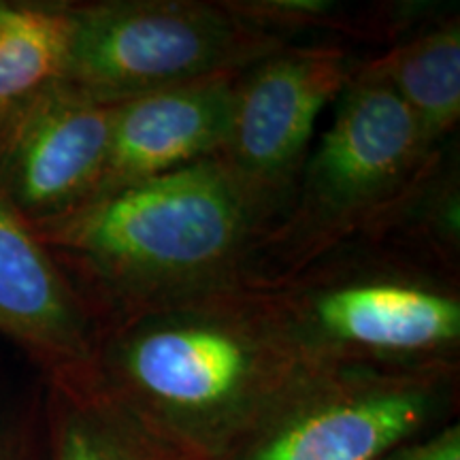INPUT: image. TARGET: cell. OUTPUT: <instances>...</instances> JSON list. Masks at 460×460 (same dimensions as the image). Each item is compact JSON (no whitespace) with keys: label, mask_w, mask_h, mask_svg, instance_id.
Here are the masks:
<instances>
[{"label":"cell","mask_w":460,"mask_h":460,"mask_svg":"<svg viewBox=\"0 0 460 460\" xmlns=\"http://www.w3.org/2000/svg\"><path fill=\"white\" fill-rule=\"evenodd\" d=\"M113 107L58 82L0 119V186L32 226L94 197L111 143Z\"/></svg>","instance_id":"cell-8"},{"label":"cell","mask_w":460,"mask_h":460,"mask_svg":"<svg viewBox=\"0 0 460 460\" xmlns=\"http://www.w3.org/2000/svg\"><path fill=\"white\" fill-rule=\"evenodd\" d=\"M0 335L51 377L85 371L99 320L0 186Z\"/></svg>","instance_id":"cell-9"},{"label":"cell","mask_w":460,"mask_h":460,"mask_svg":"<svg viewBox=\"0 0 460 460\" xmlns=\"http://www.w3.org/2000/svg\"><path fill=\"white\" fill-rule=\"evenodd\" d=\"M360 73L386 84L433 147L456 135L460 119V20L447 11L388 45Z\"/></svg>","instance_id":"cell-12"},{"label":"cell","mask_w":460,"mask_h":460,"mask_svg":"<svg viewBox=\"0 0 460 460\" xmlns=\"http://www.w3.org/2000/svg\"><path fill=\"white\" fill-rule=\"evenodd\" d=\"M51 460H171L85 371L51 377Z\"/></svg>","instance_id":"cell-14"},{"label":"cell","mask_w":460,"mask_h":460,"mask_svg":"<svg viewBox=\"0 0 460 460\" xmlns=\"http://www.w3.org/2000/svg\"><path fill=\"white\" fill-rule=\"evenodd\" d=\"M458 365H309L224 460H382L452 422Z\"/></svg>","instance_id":"cell-6"},{"label":"cell","mask_w":460,"mask_h":460,"mask_svg":"<svg viewBox=\"0 0 460 460\" xmlns=\"http://www.w3.org/2000/svg\"><path fill=\"white\" fill-rule=\"evenodd\" d=\"M307 367L237 288L101 322L85 376L171 460H224Z\"/></svg>","instance_id":"cell-1"},{"label":"cell","mask_w":460,"mask_h":460,"mask_svg":"<svg viewBox=\"0 0 460 460\" xmlns=\"http://www.w3.org/2000/svg\"><path fill=\"white\" fill-rule=\"evenodd\" d=\"M435 149L386 84L356 71L305 160L290 207L262 241L250 288L290 278L358 239Z\"/></svg>","instance_id":"cell-4"},{"label":"cell","mask_w":460,"mask_h":460,"mask_svg":"<svg viewBox=\"0 0 460 460\" xmlns=\"http://www.w3.org/2000/svg\"><path fill=\"white\" fill-rule=\"evenodd\" d=\"M237 75H214L115 105L105 172L92 199L217 156Z\"/></svg>","instance_id":"cell-10"},{"label":"cell","mask_w":460,"mask_h":460,"mask_svg":"<svg viewBox=\"0 0 460 460\" xmlns=\"http://www.w3.org/2000/svg\"><path fill=\"white\" fill-rule=\"evenodd\" d=\"M460 278L352 241L261 286L307 365H458Z\"/></svg>","instance_id":"cell-3"},{"label":"cell","mask_w":460,"mask_h":460,"mask_svg":"<svg viewBox=\"0 0 460 460\" xmlns=\"http://www.w3.org/2000/svg\"><path fill=\"white\" fill-rule=\"evenodd\" d=\"M71 3H0V119L65 75Z\"/></svg>","instance_id":"cell-13"},{"label":"cell","mask_w":460,"mask_h":460,"mask_svg":"<svg viewBox=\"0 0 460 460\" xmlns=\"http://www.w3.org/2000/svg\"><path fill=\"white\" fill-rule=\"evenodd\" d=\"M71 48L60 82L105 107L241 73L286 45L226 0L71 3Z\"/></svg>","instance_id":"cell-5"},{"label":"cell","mask_w":460,"mask_h":460,"mask_svg":"<svg viewBox=\"0 0 460 460\" xmlns=\"http://www.w3.org/2000/svg\"><path fill=\"white\" fill-rule=\"evenodd\" d=\"M358 65L343 45L290 43L237 75L228 135L216 158L275 224L295 197L318 118Z\"/></svg>","instance_id":"cell-7"},{"label":"cell","mask_w":460,"mask_h":460,"mask_svg":"<svg viewBox=\"0 0 460 460\" xmlns=\"http://www.w3.org/2000/svg\"><path fill=\"white\" fill-rule=\"evenodd\" d=\"M273 226L214 156L113 190L34 230L101 324L250 288Z\"/></svg>","instance_id":"cell-2"},{"label":"cell","mask_w":460,"mask_h":460,"mask_svg":"<svg viewBox=\"0 0 460 460\" xmlns=\"http://www.w3.org/2000/svg\"><path fill=\"white\" fill-rule=\"evenodd\" d=\"M382 460H460V424L447 422L433 433L396 447Z\"/></svg>","instance_id":"cell-15"},{"label":"cell","mask_w":460,"mask_h":460,"mask_svg":"<svg viewBox=\"0 0 460 460\" xmlns=\"http://www.w3.org/2000/svg\"><path fill=\"white\" fill-rule=\"evenodd\" d=\"M356 241L458 278L460 166L456 135L435 149L407 188Z\"/></svg>","instance_id":"cell-11"}]
</instances>
